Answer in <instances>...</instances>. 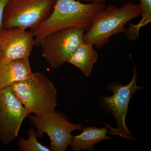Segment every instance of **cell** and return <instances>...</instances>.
<instances>
[{
    "label": "cell",
    "instance_id": "1",
    "mask_svg": "<svg viewBox=\"0 0 151 151\" xmlns=\"http://www.w3.org/2000/svg\"><path fill=\"white\" fill-rule=\"evenodd\" d=\"M106 8L102 3L83 4L76 0H56L51 14L32 32L35 45L58 30L80 27L87 31L97 14Z\"/></svg>",
    "mask_w": 151,
    "mask_h": 151
},
{
    "label": "cell",
    "instance_id": "2",
    "mask_svg": "<svg viewBox=\"0 0 151 151\" xmlns=\"http://www.w3.org/2000/svg\"><path fill=\"white\" fill-rule=\"evenodd\" d=\"M11 86L30 114L42 116L55 111L57 89L44 73L32 72Z\"/></svg>",
    "mask_w": 151,
    "mask_h": 151
},
{
    "label": "cell",
    "instance_id": "3",
    "mask_svg": "<svg viewBox=\"0 0 151 151\" xmlns=\"http://www.w3.org/2000/svg\"><path fill=\"white\" fill-rule=\"evenodd\" d=\"M139 4L128 2L118 7L108 6L97 14L89 29L83 35V42H91L101 48L112 36L125 32V25L140 15Z\"/></svg>",
    "mask_w": 151,
    "mask_h": 151
},
{
    "label": "cell",
    "instance_id": "4",
    "mask_svg": "<svg viewBox=\"0 0 151 151\" xmlns=\"http://www.w3.org/2000/svg\"><path fill=\"white\" fill-rule=\"evenodd\" d=\"M56 0H9L4 10L2 28L34 31L51 14Z\"/></svg>",
    "mask_w": 151,
    "mask_h": 151
},
{
    "label": "cell",
    "instance_id": "5",
    "mask_svg": "<svg viewBox=\"0 0 151 151\" xmlns=\"http://www.w3.org/2000/svg\"><path fill=\"white\" fill-rule=\"evenodd\" d=\"M137 71L134 68L133 77L129 84L124 85L119 82L108 84L107 89L113 92L109 97L100 96L101 106L103 110L111 113L114 116L118 127L110 128L108 131L111 135H117L128 140H134L132 134L128 129L125 123L128 107L131 98L137 90L142 89L143 86L137 85Z\"/></svg>",
    "mask_w": 151,
    "mask_h": 151
},
{
    "label": "cell",
    "instance_id": "6",
    "mask_svg": "<svg viewBox=\"0 0 151 151\" xmlns=\"http://www.w3.org/2000/svg\"><path fill=\"white\" fill-rule=\"evenodd\" d=\"M84 32L85 30L82 28L69 27L45 36L37 45L42 48V56L55 69L68 63L83 42Z\"/></svg>",
    "mask_w": 151,
    "mask_h": 151
},
{
    "label": "cell",
    "instance_id": "7",
    "mask_svg": "<svg viewBox=\"0 0 151 151\" xmlns=\"http://www.w3.org/2000/svg\"><path fill=\"white\" fill-rule=\"evenodd\" d=\"M31 123L37 129V136L42 138L44 133L50 138V150L65 151L72 139L71 132L83 129L81 124H73L56 111L42 116H30Z\"/></svg>",
    "mask_w": 151,
    "mask_h": 151
},
{
    "label": "cell",
    "instance_id": "8",
    "mask_svg": "<svg viewBox=\"0 0 151 151\" xmlns=\"http://www.w3.org/2000/svg\"><path fill=\"white\" fill-rule=\"evenodd\" d=\"M29 115L12 86L0 90V140L3 143L15 139L23 121Z\"/></svg>",
    "mask_w": 151,
    "mask_h": 151
},
{
    "label": "cell",
    "instance_id": "9",
    "mask_svg": "<svg viewBox=\"0 0 151 151\" xmlns=\"http://www.w3.org/2000/svg\"><path fill=\"white\" fill-rule=\"evenodd\" d=\"M35 45L31 31L19 27L0 29V61L29 58Z\"/></svg>",
    "mask_w": 151,
    "mask_h": 151
},
{
    "label": "cell",
    "instance_id": "10",
    "mask_svg": "<svg viewBox=\"0 0 151 151\" xmlns=\"http://www.w3.org/2000/svg\"><path fill=\"white\" fill-rule=\"evenodd\" d=\"M32 73L29 58L0 61V90L12 86Z\"/></svg>",
    "mask_w": 151,
    "mask_h": 151
},
{
    "label": "cell",
    "instance_id": "11",
    "mask_svg": "<svg viewBox=\"0 0 151 151\" xmlns=\"http://www.w3.org/2000/svg\"><path fill=\"white\" fill-rule=\"evenodd\" d=\"M108 128V126L101 128L94 127L83 128L81 134L73 136L69 146L74 151L93 150L94 145L99 142L111 139L110 136L107 135Z\"/></svg>",
    "mask_w": 151,
    "mask_h": 151
},
{
    "label": "cell",
    "instance_id": "12",
    "mask_svg": "<svg viewBox=\"0 0 151 151\" xmlns=\"http://www.w3.org/2000/svg\"><path fill=\"white\" fill-rule=\"evenodd\" d=\"M98 53L91 42H83L76 50L68 63L72 64L89 77L92 72L94 64L97 62Z\"/></svg>",
    "mask_w": 151,
    "mask_h": 151
},
{
    "label": "cell",
    "instance_id": "13",
    "mask_svg": "<svg viewBox=\"0 0 151 151\" xmlns=\"http://www.w3.org/2000/svg\"><path fill=\"white\" fill-rule=\"evenodd\" d=\"M141 9L140 22L136 25L130 24L126 28L125 33L128 39L134 40L139 37V30L151 21V0H139Z\"/></svg>",
    "mask_w": 151,
    "mask_h": 151
},
{
    "label": "cell",
    "instance_id": "14",
    "mask_svg": "<svg viewBox=\"0 0 151 151\" xmlns=\"http://www.w3.org/2000/svg\"><path fill=\"white\" fill-rule=\"evenodd\" d=\"M28 139L24 140L20 138L18 143V147L22 151H50V148L43 145L38 141L36 132L31 129L28 132Z\"/></svg>",
    "mask_w": 151,
    "mask_h": 151
},
{
    "label": "cell",
    "instance_id": "15",
    "mask_svg": "<svg viewBox=\"0 0 151 151\" xmlns=\"http://www.w3.org/2000/svg\"><path fill=\"white\" fill-rule=\"evenodd\" d=\"M9 0H0V29L2 27L3 14L6 4Z\"/></svg>",
    "mask_w": 151,
    "mask_h": 151
},
{
    "label": "cell",
    "instance_id": "16",
    "mask_svg": "<svg viewBox=\"0 0 151 151\" xmlns=\"http://www.w3.org/2000/svg\"><path fill=\"white\" fill-rule=\"evenodd\" d=\"M88 3H102L106 0H81ZM127 1H132V0H127Z\"/></svg>",
    "mask_w": 151,
    "mask_h": 151
}]
</instances>
